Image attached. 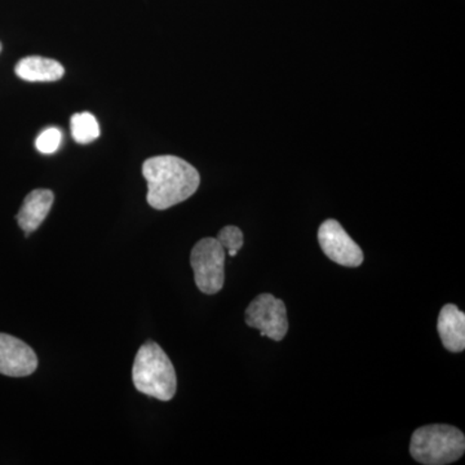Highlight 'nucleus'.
<instances>
[{"label":"nucleus","instance_id":"1","mask_svg":"<svg viewBox=\"0 0 465 465\" xmlns=\"http://www.w3.org/2000/svg\"><path fill=\"white\" fill-rule=\"evenodd\" d=\"M148 183V203L155 210H167L191 198L200 188V173L174 155H158L143 164Z\"/></svg>","mask_w":465,"mask_h":465},{"label":"nucleus","instance_id":"2","mask_svg":"<svg viewBox=\"0 0 465 465\" xmlns=\"http://www.w3.org/2000/svg\"><path fill=\"white\" fill-rule=\"evenodd\" d=\"M133 379L136 390L153 399L171 401L176 393V371L166 351L157 342L146 341L139 349L134 358Z\"/></svg>","mask_w":465,"mask_h":465},{"label":"nucleus","instance_id":"3","mask_svg":"<svg viewBox=\"0 0 465 465\" xmlns=\"http://www.w3.org/2000/svg\"><path fill=\"white\" fill-rule=\"evenodd\" d=\"M465 451V437L458 428L446 424L425 425L411 437L410 454L418 463L446 465L455 463Z\"/></svg>","mask_w":465,"mask_h":465},{"label":"nucleus","instance_id":"4","mask_svg":"<svg viewBox=\"0 0 465 465\" xmlns=\"http://www.w3.org/2000/svg\"><path fill=\"white\" fill-rule=\"evenodd\" d=\"M225 255L217 238H203L193 247L191 265L195 284L206 295H215L224 286Z\"/></svg>","mask_w":465,"mask_h":465},{"label":"nucleus","instance_id":"5","mask_svg":"<svg viewBox=\"0 0 465 465\" xmlns=\"http://www.w3.org/2000/svg\"><path fill=\"white\" fill-rule=\"evenodd\" d=\"M246 323L258 329L262 336L281 341L289 331L286 305L271 293H262L250 302L246 309Z\"/></svg>","mask_w":465,"mask_h":465},{"label":"nucleus","instance_id":"6","mask_svg":"<svg viewBox=\"0 0 465 465\" xmlns=\"http://www.w3.org/2000/svg\"><path fill=\"white\" fill-rule=\"evenodd\" d=\"M318 242L324 255L336 264L357 268L363 262V251L336 220L322 223L318 229Z\"/></svg>","mask_w":465,"mask_h":465},{"label":"nucleus","instance_id":"7","mask_svg":"<svg viewBox=\"0 0 465 465\" xmlns=\"http://www.w3.org/2000/svg\"><path fill=\"white\" fill-rule=\"evenodd\" d=\"M38 367V357L26 342L0 333V374L23 378L32 375Z\"/></svg>","mask_w":465,"mask_h":465},{"label":"nucleus","instance_id":"8","mask_svg":"<svg viewBox=\"0 0 465 465\" xmlns=\"http://www.w3.org/2000/svg\"><path fill=\"white\" fill-rule=\"evenodd\" d=\"M54 201V193L48 189H36L27 194L16 216L18 225L25 232L26 237L42 225L50 213Z\"/></svg>","mask_w":465,"mask_h":465},{"label":"nucleus","instance_id":"9","mask_svg":"<svg viewBox=\"0 0 465 465\" xmlns=\"http://www.w3.org/2000/svg\"><path fill=\"white\" fill-rule=\"evenodd\" d=\"M440 341L451 353L465 349V314L454 304H446L440 312L437 322Z\"/></svg>","mask_w":465,"mask_h":465},{"label":"nucleus","instance_id":"10","mask_svg":"<svg viewBox=\"0 0 465 465\" xmlns=\"http://www.w3.org/2000/svg\"><path fill=\"white\" fill-rule=\"evenodd\" d=\"M15 72L18 78L26 82H54L65 74V69L58 61L41 56L23 58Z\"/></svg>","mask_w":465,"mask_h":465},{"label":"nucleus","instance_id":"11","mask_svg":"<svg viewBox=\"0 0 465 465\" xmlns=\"http://www.w3.org/2000/svg\"><path fill=\"white\" fill-rule=\"evenodd\" d=\"M73 139L81 145L94 142L100 136L99 122L91 113H76L70 121Z\"/></svg>","mask_w":465,"mask_h":465},{"label":"nucleus","instance_id":"12","mask_svg":"<svg viewBox=\"0 0 465 465\" xmlns=\"http://www.w3.org/2000/svg\"><path fill=\"white\" fill-rule=\"evenodd\" d=\"M217 241L228 251L232 258L237 256L238 251L243 247V232L237 226H225L217 234Z\"/></svg>","mask_w":465,"mask_h":465},{"label":"nucleus","instance_id":"13","mask_svg":"<svg viewBox=\"0 0 465 465\" xmlns=\"http://www.w3.org/2000/svg\"><path fill=\"white\" fill-rule=\"evenodd\" d=\"M61 142H63V133L56 127H51L36 137L35 146L43 154H52L60 148Z\"/></svg>","mask_w":465,"mask_h":465},{"label":"nucleus","instance_id":"14","mask_svg":"<svg viewBox=\"0 0 465 465\" xmlns=\"http://www.w3.org/2000/svg\"><path fill=\"white\" fill-rule=\"evenodd\" d=\"M0 52H2V43H0Z\"/></svg>","mask_w":465,"mask_h":465}]
</instances>
